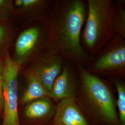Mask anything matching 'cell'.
<instances>
[{"instance_id":"obj_17","label":"cell","mask_w":125,"mask_h":125,"mask_svg":"<svg viewBox=\"0 0 125 125\" xmlns=\"http://www.w3.org/2000/svg\"><path fill=\"white\" fill-rule=\"evenodd\" d=\"M1 124H2V123H1V122H0V125H1Z\"/></svg>"},{"instance_id":"obj_8","label":"cell","mask_w":125,"mask_h":125,"mask_svg":"<svg viewBox=\"0 0 125 125\" xmlns=\"http://www.w3.org/2000/svg\"><path fill=\"white\" fill-rule=\"evenodd\" d=\"M80 85L76 65L64 61L62 72L54 83L51 93L56 103L67 98H75Z\"/></svg>"},{"instance_id":"obj_9","label":"cell","mask_w":125,"mask_h":125,"mask_svg":"<svg viewBox=\"0 0 125 125\" xmlns=\"http://www.w3.org/2000/svg\"><path fill=\"white\" fill-rule=\"evenodd\" d=\"M51 125H91L75 98L62 100L57 107Z\"/></svg>"},{"instance_id":"obj_16","label":"cell","mask_w":125,"mask_h":125,"mask_svg":"<svg viewBox=\"0 0 125 125\" xmlns=\"http://www.w3.org/2000/svg\"><path fill=\"white\" fill-rule=\"evenodd\" d=\"M3 3V1L2 0H0V5L2 4Z\"/></svg>"},{"instance_id":"obj_13","label":"cell","mask_w":125,"mask_h":125,"mask_svg":"<svg viewBox=\"0 0 125 125\" xmlns=\"http://www.w3.org/2000/svg\"><path fill=\"white\" fill-rule=\"evenodd\" d=\"M115 86L118 98L116 101L120 125H125V83L122 79L108 77Z\"/></svg>"},{"instance_id":"obj_7","label":"cell","mask_w":125,"mask_h":125,"mask_svg":"<svg viewBox=\"0 0 125 125\" xmlns=\"http://www.w3.org/2000/svg\"><path fill=\"white\" fill-rule=\"evenodd\" d=\"M64 60L48 49L36 58L28 69L36 76L45 89L52 92L54 83L62 72Z\"/></svg>"},{"instance_id":"obj_11","label":"cell","mask_w":125,"mask_h":125,"mask_svg":"<svg viewBox=\"0 0 125 125\" xmlns=\"http://www.w3.org/2000/svg\"><path fill=\"white\" fill-rule=\"evenodd\" d=\"M26 72L27 84L22 94L18 101V106L24 105L44 97L52 98L51 92L45 89L36 76L28 70Z\"/></svg>"},{"instance_id":"obj_14","label":"cell","mask_w":125,"mask_h":125,"mask_svg":"<svg viewBox=\"0 0 125 125\" xmlns=\"http://www.w3.org/2000/svg\"><path fill=\"white\" fill-rule=\"evenodd\" d=\"M2 66L0 62V122L2 123L4 115V100L3 96Z\"/></svg>"},{"instance_id":"obj_15","label":"cell","mask_w":125,"mask_h":125,"mask_svg":"<svg viewBox=\"0 0 125 125\" xmlns=\"http://www.w3.org/2000/svg\"><path fill=\"white\" fill-rule=\"evenodd\" d=\"M4 29L3 27H0V41L1 40L2 38L4 35Z\"/></svg>"},{"instance_id":"obj_6","label":"cell","mask_w":125,"mask_h":125,"mask_svg":"<svg viewBox=\"0 0 125 125\" xmlns=\"http://www.w3.org/2000/svg\"><path fill=\"white\" fill-rule=\"evenodd\" d=\"M57 107L52 98L44 97L18 106L20 125H51Z\"/></svg>"},{"instance_id":"obj_3","label":"cell","mask_w":125,"mask_h":125,"mask_svg":"<svg viewBox=\"0 0 125 125\" xmlns=\"http://www.w3.org/2000/svg\"><path fill=\"white\" fill-rule=\"evenodd\" d=\"M87 13L81 35L85 52L95 58L115 35L113 19L115 5L112 0H87Z\"/></svg>"},{"instance_id":"obj_5","label":"cell","mask_w":125,"mask_h":125,"mask_svg":"<svg viewBox=\"0 0 125 125\" xmlns=\"http://www.w3.org/2000/svg\"><path fill=\"white\" fill-rule=\"evenodd\" d=\"M21 64L7 55L2 66L4 115L1 125H20L18 122V75Z\"/></svg>"},{"instance_id":"obj_12","label":"cell","mask_w":125,"mask_h":125,"mask_svg":"<svg viewBox=\"0 0 125 125\" xmlns=\"http://www.w3.org/2000/svg\"><path fill=\"white\" fill-rule=\"evenodd\" d=\"M115 9L113 15V27L115 35L125 39V0L114 1Z\"/></svg>"},{"instance_id":"obj_4","label":"cell","mask_w":125,"mask_h":125,"mask_svg":"<svg viewBox=\"0 0 125 125\" xmlns=\"http://www.w3.org/2000/svg\"><path fill=\"white\" fill-rule=\"evenodd\" d=\"M95 75L120 78L125 77V39L115 35L86 68Z\"/></svg>"},{"instance_id":"obj_1","label":"cell","mask_w":125,"mask_h":125,"mask_svg":"<svg viewBox=\"0 0 125 125\" xmlns=\"http://www.w3.org/2000/svg\"><path fill=\"white\" fill-rule=\"evenodd\" d=\"M87 13L86 1L55 0L46 20L47 49L64 61L87 68L94 61L83 48L81 35Z\"/></svg>"},{"instance_id":"obj_2","label":"cell","mask_w":125,"mask_h":125,"mask_svg":"<svg viewBox=\"0 0 125 125\" xmlns=\"http://www.w3.org/2000/svg\"><path fill=\"white\" fill-rule=\"evenodd\" d=\"M80 85L75 100L91 125H121L116 101L109 86L98 76L76 65Z\"/></svg>"},{"instance_id":"obj_10","label":"cell","mask_w":125,"mask_h":125,"mask_svg":"<svg viewBox=\"0 0 125 125\" xmlns=\"http://www.w3.org/2000/svg\"><path fill=\"white\" fill-rule=\"evenodd\" d=\"M47 33L46 26L43 29L39 27L28 28L21 33L15 44L16 52L22 59H27L39 47L42 36Z\"/></svg>"}]
</instances>
